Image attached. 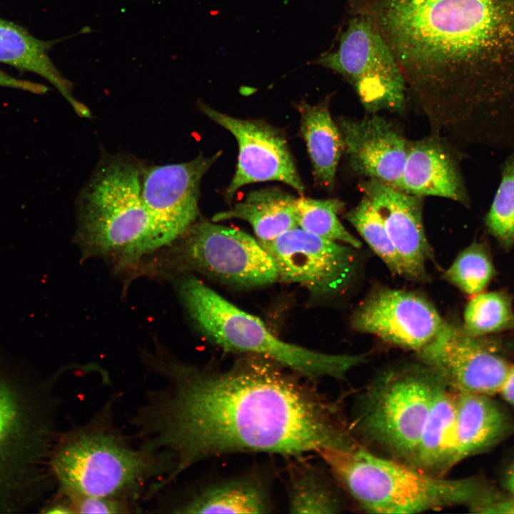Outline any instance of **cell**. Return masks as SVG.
I'll return each mask as SVG.
<instances>
[{
    "label": "cell",
    "instance_id": "20",
    "mask_svg": "<svg viewBox=\"0 0 514 514\" xmlns=\"http://www.w3.org/2000/svg\"><path fill=\"white\" fill-rule=\"evenodd\" d=\"M457 392L455 465L496 443L510 428L506 414L488 395Z\"/></svg>",
    "mask_w": 514,
    "mask_h": 514
},
{
    "label": "cell",
    "instance_id": "27",
    "mask_svg": "<svg viewBox=\"0 0 514 514\" xmlns=\"http://www.w3.org/2000/svg\"><path fill=\"white\" fill-rule=\"evenodd\" d=\"M346 218L391 273L405 276L403 262L385 225L371 201L365 196L356 207L346 214Z\"/></svg>",
    "mask_w": 514,
    "mask_h": 514
},
{
    "label": "cell",
    "instance_id": "10",
    "mask_svg": "<svg viewBox=\"0 0 514 514\" xmlns=\"http://www.w3.org/2000/svg\"><path fill=\"white\" fill-rule=\"evenodd\" d=\"M178 240L174 257L183 268L244 288L278 280L271 257L258 241L238 228L196 221Z\"/></svg>",
    "mask_w": 514,
    "mask_h": 514
},
{
    "label": "cell",
    "instance_id": "24",
    "mask_svg": "<svg viewBox=\"0 0 514 514\" xmlns=\"http://www.w3.org/2000/svg\"><path fill=\"white\" fill-rule=\"evenodd\" d=\"M272 508L265 487L250 478L233 479L210 485L181 503L169 506L168 513H264Z\"/></svg>",
    "mask_w": 514,
    "mask_h": 514
},
{
    "label": "cell",
    "instance_id": "31",
    "mask_svg": "<svg viewBox=\"0 0 514 514\" xmlns=\"http://www.w3.org/2000/svg\"><path fill=\"white\" fill-rule=\"evenodd\" d=\"M58 490L64 495L72 513H128L138 507L121 500Z\"/></svg>",
    "mask_w": 514,
    "mask_h": 514
},
{
    "label": "cell",
    "instance_id": "25",
    "mask_svg": "<svg viewBox=\"0 0 514 514\" xmlns=\"http://www.w3.org/2000/svg\"><path fill=\"white\" fill-rule=\"evenodd\" d=\"M343 505L336 491L320 473L307 465L290 468L288 509L291 513H336Z\"/></svg>",
    "mask_w": 514,
    "mask_h": 514
},
{
    "label": "cell",
    "instance_id": "5",
    "mask_svg": "<svg viewBox=\"0 0 514 514\" xmlns=\"http://www.w3.org/2000/svg\"><path fill=\"white\" fill-rule=\"evenodd\" d=\"M144 165L130 154H104L77 199V238L89 255L137 262L169 243L141 195Z\"/></svg>",
    "mask_w": 514,
    "mask_h": 514
},
{
    "label": "cell",
    "instance_id": "2",
    "mask_svg": "<svg viewBox=\"0 0 514 514\" xmlns=\"http://www.w3.org/2000/svg\"><path fill=\"white\" fill-rule=\"evenodd\" d=\"M433 133L514 91V0H378L371 16Z\"/></svg>",
    "mask_w": 514,
    "mask_h": 514
},
{
    "label": "cell",
    "instance_id": "18",
    "mask_svg": "<svg viewBox=\"0 0 514 514\" xmlns=\"http://www.w3.org/2000/svg\"><path fill=\"white\" fill-rule=\"evenodd\" d=\"M400 190L420 197L438 196L468 204L455 155L435 133L408 141Z\"/></svg>",
    "mask_w": 514,
    "mask_h": 514
},
{
    "label": "cell",
    "instance_id": "21",
    "mask_svg": "<svg viewBox=\"0 0 514 514\" xmlns=\"http://www.w3.org/2000/svg\"><path fill=\"white\" fill-rule=\"evenodd\" d=\"M457 393L446 383L438 393L425 423L413 465L433 475L445 476L455 465Z\"/></svg>",
    "mask_w": 514,
    "mask_h": 514
},
{
    "label": "cell",
    "instance_id": "19",
    "mask_svg": "<svg viewBox=\"0 0 514 514\" xmlns=\"http://www.w3.org/2000/svg\"><path fill=\"white\" fill-rule=\"evenodd\" d=\"M57 42L39 39L21 26L0 18V62L45 79L76 114L90 118V110L73 96L71 82L59 72L49 56L50 49Z\"/></svg>",
    "mask_w": 514,
    "mask_h": 514
},
{
    "label": "cell",
    "instance_id": "22",
    "mask_svg": "<svg viewBox=\"0 0 514 514\" xmlns=\"http://www.w3.org/2000/svg\"><path fill=\"white\" fill-rule=\"evenodd\" d=\"M301 116V131L313 167L314 179L321 186L331 189L337 167L345 151L338 126L333 120L328 105L323 102L297 105Z\"/></svg>",
    "mask_w": 514,
    "mask_h": 514
},
{
    "label": "cell",
    "instance_id": "28",
    "mask_svg": "<svg viewBox=\"0 0 514 514\" xmlns=\"http://www.w3.org/2000/svg\"><path fill=\"white\" fill-rule=\"evenodd\" d=\"M513 325L510 303L500 292L478 294L465 309L464 331L471 336L500 331Z\"/></svg>",
    "mask_w": 514,
    "mask_h": 514
},
{
    "label": "cell",
    "instance_id": "14",
    "mask_svg": "<svg viewBox=\"0 0 514 514\" xmlns=\"http://www.w3.org/2000/svg\"><path fill=\"white\" fill-rule=\"evenodd\" d=\"M219 156L220 153L208 157L200 154L186 162L144 166L143 201L169 245L197 221L201 181Z\"/></svg>",
    "mask_w": 514,
    "mask_h": 514
},
{
    "label": "cell",
    "instance_id": "11",
    "mask_svg": "<svg viewBox=\"0 0 514 514\" xmlns=\"http://www.w3.org/2000/svg\"><path fill=\"white\" fill-rule=\"evenodd\" d=\"M259 243L271 257L278 279L303 286L315 298L341 294L357 272L356 248L298 226Z\"/></svg>",
    "mask_w": 514,
    "mask_h": 514
},
{
    "label": "cell",
    "instance_id": "3",
    "mask_svg": "<svg viewBox=\"0 0 514 514\" xmlns=\"http://www.w3.org/2000/svg\"><path fill=\"white\" fill-rule=\"evenodd\" d=\"M115 398L86 423L59 433L51 469L58 488L116 499L138 508L174 468L171 454L134 445L114 423Z\"/></svg>",
    "mask_w": 514,
    "mask_h": 514
},
{
    "label": "cell",
    "instance_id": "9",
    "mask_svg": "<svg viewBox=\"0 0 514 514\" xmlns=\"http://www.w3.org/2000/svg\"><path fill=\"white\" fill-rule=\"evenodd\" d=\"M315 63L347 80L368 114L404 112L408 89L403 74L371 16L350 20L338 46Z\"/></svg>",
    "mask_w": 514,
    "mask_h": 514
},
{
    "label": "cell",
    "instance_id": "29",
    "mask_svg": "<svg viewBox=\"0 0 514 514\" xmlns=\"http://www.w3.org/2000/svg\"><path fill=\"white\" fill-rule=\"evenodd\" d=\"M493 271L490 258L483 247L473 243L458 255L444 276L463 292L475 295L485 288Z\"/></svg>",
    "mask_w": 514,
    "mask_h": 514
},
{
    "label": "cell",
    "instance_id": "4",
    "mask_svg": "<svg viewBox=\"0 0 514 514\" xmlns=\"http://www.w3.org/2000/svg\"><path fill=\"white\" fill-rule=\"evenodd\" d=\"M54 383L0 367V513L27 510L56 482L51 458L59 433Z\"/></svg>",
    "mask_w": 514,
    "mask_h": 514
},
{
    "label": "cell",
    "instance_id": "30",
    "mask_svg": "<svg viewBox=\"0 0 514 514\" xmlns=\"http://www.w3.org/2000/svg\"><path fill=\"white\" fill-rule=\"evenodd\" d=\"M485 222L498 240L506 245L514 242V150L503 163L501 181Z\"/></svg>",
    "mask_w": 514,
    "mask_h": 514
},
{
    "label": "cell",
    "instance_id": "35",
    "mask_svg": "<svg viewBox=\"0 0 514 514\" xmlns=\"http://www.w3.org/2000/svg\"><path fill=\"white\" fill-rule=\"evenodd\" d=\"M505 483L508 490L514 495V463L507 472Z\"/></svg>",
    "mask_w": 514,
    "mask_h": 514
},
{
    "label": "cell",
    "instance_id": "15",
    "mask_svg": "<svg viewBox=\"0 0 514 514\" xmlns=\"http://www.w3.org/2000/svg\"><path fill=\"white\" fill-rule=\"evenodd\" d=\"M416 353L453 389L488 396L499 393L510 368L485 343L448 323Z\"/></svg>",
    "mask_w": 514,
    "mask_h": 514
},
{
    "label": "cell",
    "instance_id": "1",
    "mask_svg": "<svg viewBox=\"0 0 514 514\" xmlns=\"http://www.w3.org/2000/svg\"><path fill=\"white\" fill-rule=\"evenodd\" d=\"M165 383L148 391L131 424L146 448L171 455L170 484L208 458L235 453L296 456L356 444L336 406L306 378L266 357L246 354L214 371L158 350L144 355Z\"/></svg>",
    "mask_w": 514,
    "mask_h": 514
},
{
    "label": "cell",
    "instance_id": "7",
    "mask_svg": "<svg viewBox=\"0 0 514 514\" xmlns=\"http://www.w3.org/2000/svg\"><path fill=\"white\" fill-rule=\"evenodd\" d=\"M178 291L197 329L225 351L261 356L309 378L343 380L366 360V355L328 354L283 341L259 318L236 306L193 275L180 279Z\"/></svg>",
    "mask_w": 514,
    "mask_h": 514
},
{
    "label": "cell",
    "instance_id": "23",
    "mask_svg": "<svg viewBox=\"0 0 514 514\" xmlns=\"http://www.w3.org/2000/svg\"><path fill=\"white\" fill-rule=\"evenodd\" d=\"M296 198L278 188L253 191L227 211L216 213L211 221L237 218L248 222L259 242L273 240L297 227Z\"/></svg>",
    "mask_w": 514,
    "mask_h": 514
},
{
    "label": "cell",
    "instance_id": "32",
    "mask_svg": "<svg viewBox=\"0 0 514 514\" xmlns=\"http://www.w3.org/2000/svg\"><path fill=\"white\" fill-rule=\"evenodd\" d=\"M0 87H6L25 91L35 94H42L47 91L44 85L22 80L14 77L0 69Z\"/></svg>",
    "mask_w": 514,
    "mask_h": 514
},
{
    "label": "cell",
    "instance_id": "26",
    "mask_svg": "<svg viewBox=\"0 0 514 514\" xmlns=\"http://www.w3.org/2000/svg\"><path fill=\"white\" fill-rule=\"evenodd\" d=\"M343 208V202L337 198H296L297 226L309 233L359 249L361 242L345 228L338 218V214Z\"/></svg>",
    "mask_w": 514,
    "mask_h": 514
},
{
    "label": "cell",
    "instance_id": "33",
    "mask_svg": "<svg viewBox=\"0 0 514 514\" xmlns=\"http://www.w3.org/2000/svg\"><path fill=\"white\" fill-rule=\"evenodd\" d=\"M472 508L486 513H514V500L478 501L471 503Z\"/></svg>",
    "mask_w": 514,
    "mask_h": 514
},
{
    "label": "cell",
    "instance_id": "13",
    "mask_svg": "<svg viewBox=\"0 0 514 514\" xmlns=\"http://www.w3.org/2000/svg\"><path fill=\"white\" fill-rule=\"evenodd\" d=\"M446 323L423 295L390 288L372 292L351 318L357 331L415 352L431 342Z\"/></svg>",
    "mask_w": 514,
    "mask_h": 514
},
{
    "label": "cell",
    "instance_id": "34",
    "mask_svg": "<svg viewBox=\"0 0 514 514\" xmlns=\"http://www.w3.org/2000/svg\"><path fill=\"white\" fill-rule=\"evenodd\" d=\"M499 393L514 408V366H510L500 388Z\"/></svg>",
    "mask_w": 514,
    "mask_h": 514
},
{
    "label": "cell",
    "instance_id": "16",
    "mask_svg": "<svg viewBox=\"0 0 514 514\" xmlns=\"http://www.w3.org/2000/svg\"><path fill=\"white\" fill-rule=\"evenodd\" d=\"M338 127L351 168L400 190L408 141L399 128L378 114L343 118Z\"/></svg>",
    "mask_w": 514,
    "mask_h": 514
},
{
    "label": "cell",
    "instance_id": "6",
    "mask_svg": "<svg viewBox=\"0 0 514 514\" xmlns=\"http://www.w3.org/2000/svg\"><path fill=\"white\" fill-rule=\"evenodd\" d=\"M318 453L343 489L368 513H418L470 503L479 494L474 479L433 475L357 444Z\"/></svg>",
    "mask_w": 514,
    "mask_h": 514
},
{
    "label": "cell",
    "instance_id": "12",
    "mask_svg": "<svg viewBox=\"0 0 514 514\" xmlns=\"http://www.w3.org/2000/svg\"><path fill=\"white\" fill-rule=\"evenodd\" d=\"M199 107L207 117L232 133L238 145L236 172L226 192L227 200L245 185L268 181L283 182L300 195L303 193V183L278 129L262 121L233 117L203 103Z\"/></svg>",
    "mask_w": 514,
    "mask_h": 514
},
{
    "label": "cell",
    "instance_id": "17",
    "mask_svg": "<svg viewBox=\"0 0 514 514\" xmlns=\"http://www.w3.org/2000/svg\"><path fill=\"white\" fill-rule=\"evenodd\" d=\"M364 196L381 218L405 269L414 280L427 277L426 263L433 257L423 221V198L367 178L361 185Z\"/></svg>",
    "mask_w": 514,
    "mask_h": 514
},
{
    "label": "cell",
    "instance_id": "8",
    "mask_svg": "<svg viewBox=\"0 0 514 514\" xmlns=\"http://www.w3.org/2000/svg\"><path fill=\"white\" fill-rule=\"evenodd\" d=\"M445 384L421 362L387 369L362 395L356 420L358 432L386 457L413 465L428 415Z\"/></svg>",
    "mask_w": 514,
    "mask_h": 514
}]
</instances>
